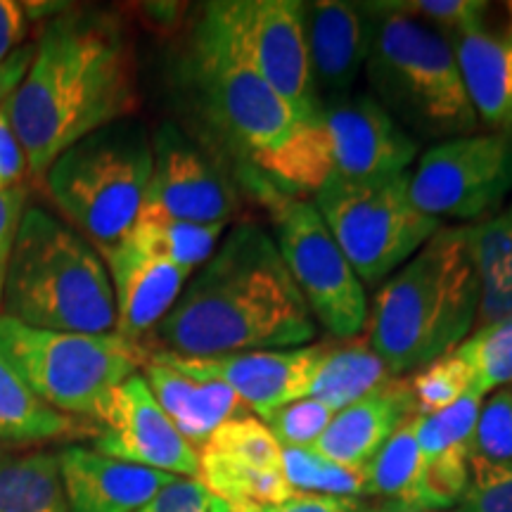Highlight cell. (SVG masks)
Listing matches in <instances>:
<instances>
[{"label":"cell","mask_w":512,"mask_h":512,"mask_svg":"<svg viewBox=\"0 0 512 512\" xmlns=\"http://www.w3.org/2000/svg\"><path fill=\"white\" fill-rule=\"evenodd\" d=\"M174 88L214 155L233 159L290 195L316 192L332 176L323 119H302L235 55L200 8L171 64Z\"/></svg>","instance_id":"1"},{"label":"cell","mask_w":512,"mask_h":512,"mask_svg":"<svg viewBox=\"0 0 512 512\" xmlns=\"http://www.w3.org/2000/svg\"><path fill=\"white\" fill-rule=\"evenodd\" d=\"M136 110V57L124 22L74 5L43 22L27 74L5 102L34 178L81 138Z\"/></svg>","instance_id":"2"},{"label":"cell","mask_w":512,"mask_h":512,"mask_svg":"<svg viewBox=\"0 0 512 512\" xmlns=\"http://www.w3.org/2000/svg\"><path fill=\"white\" fill-rule=\"evenodd\" d=\"M318 323L264 226L240 221L202 268L190 275L174 309L145 342L143 354L211 358L297 349Z\"/></svg>","instance_id":"3"},{"label":"cell","mask_w":512,"mask_h":512,"mask_svg":"<svg viewBox=\"0 0 512 512\" xmlns=\"http://www.w3.org/2000/svg\"><path fill=\"white\" fill-rule=\"evenodd\" d=\"M479 280L465 226H441L368 306L366 339L396 377L451 354L475 330Z\"/></svg>","instance_id":"4"},{"label":"cell","mask_w":512,"mask_h":512,"mask_svg":"<svg viewBox=\"0 0 512 512\" xmlns=\"http://www.w3.org/2000/svg\"><path fill=\"white\" fill-rule=\"evenodd\" d=\"M3 316L31 328L114 335L117 306L93 242L41 207H27L3 290Z\"/></svg>","instance_id":"5"},{"label":"cell","mask_w":512,"mask_h":512,"mask_svg":"<svg viewBox=\"0 0 512 512\" xmlns=\"http://www.w3.org/2000/svg\"><path fill=\"white\" fill-rule=\"evenodd\" d=\"M373 41L366 62L370 95L408 136L451 140L479 131L451 41L394 3H366Z\"/></svg>","instance_id":"6"},{"label":"cell","mask_w":512,"mask_h":512,"mask_svg":"<svg viewBox=\"0 0 512 512\" xmlns=\"http://www.w3.org/2000/svg\"><path fill=\"white\" fill-rule=\"evenodd\" d=\"M152 174V136L136 119H119L81 138L43 176L50 200L95 247L131 233Z\"/></svg>","instance_id":"7"},{"label":"cell","mask_w":512,"mask_h":512,"mask_svg":"<svg viewBox=\"0 0 512 512\" xmlns=\"http://www.w3.org/2000/svg\"><path fill=\"white\" fill-rule=\"evenodd\" d=\"M0 354L46 406L98 420L114 389L143 366V349L119 335L31 328L0 313Z\"/></svg>","instance_id":"8"},{"label":"cell","mask_w":512,"mask_h":512,"mask_svg":"<svg viewBox=\"0 0 512 512\" xmlns=\"http://www.w3.org/2000/svg\"><path fill=\"white\" fill-rule=\"evenodd\" d=\"M238 176L271 214L275 247L316 323L335 339L363 335L368 318L366 287L313 200L290 195L252 171H240Z\"/></svg>","instance_id":"9"},{"label":"cell","mask_w":512,"mask_h":512,"mask_svg":"<svg viewBox=\"0 0 512 512\" xmlns=\"http://www.w3.org/2000/svg\"><path fill=\"white\" fill-rule=\"evenodd\" d=\"M313 197L363 287L382 285L441 228L411 202L408 174L363 183L330 176Z\"/></svg>","instance_id":"10"},{"label":"cell","mask_w":512,"mask_h":512,"mask_svg":"<svg viewBox=\"0 0 512 512\" xmlns=\"http://www.w3.org/2000/svg\"><path fill=\"white\" fill-rule=\"evenodd\" d=\"M512 192V136L477 131L427 147L408 171V195L422 214L477 223Z\"/></svg>","instance_id":"11"},{"label":"cell","mask_w":512,"mask_h":512,"mask_svg":"<svg viewBox=\"0 0 512 512\" xmlns=\"http://www.w3.org/2000/svg\"><path fill=\"white\" fill-rule=\"evenodd\" d=\"M235 55L259 74L302 119H320L299 0H216L204 3Z\"/></svg>","instance_id":"12"},{"label":"cell","mask_w":512,"mask_h":512,"mask_svg":"<svg viewBox=\"0 0 512 512\" xmlns=\"http://www.w3.org/2000/svg\"><path fill=\"white\" fill-rule=\"evenodd\" d=\"M238 207L233 181L207 147L178 124L159 126L152 136V174L140 216L228 226Z\"/></svg>","instance_id":"13"},{"label":"cell","mask_w":512,"mask_h":512,"mask_svg":"<svg viewBox=\"0 0 512 512\" xmlns=\"http://www.w3.org/2000/svg\"><path fill=\"white\" fill-rule=\"evenodd\" d=\"M332 178L349 183L403 176L418 159V140L396 124L370 93H349L320 105Z\"/></svg>","instance_id":"14"},{"label":"cell","mask_w":512,"mask_h":512,"mask_svg":"<svg viewBox=\"0 0 512 512\" xmlns=\"http://www.w3.org/2000/svg\"><path fill=\"white\" fill-rule=\"evenodd\" d=\"M95 422L100 425L95 451L102 456L174 477L197 479L200 453L166 418L140 373L114 389Z\"/></svg>","instance_id":"15"},{"label":"cell","mask_w":512,"mask_h":512,"mask_svg":"<svg viewBox=\"0 0 512 512\" xmlns=\"http://www.w3.org/2000/svg\"><path fill=\"white\" fill-rule=\"evenodd\" d=\"M325 347L328 342L211 358H185L174 354L147 356H155L188 375L223 382L240 396L249 411L256 413V418L264 420L268 413L311 394Z\"/></svg>","instance_id":"16"},{"label":"cell","mask_w":512,"mask_h":512,"mask_svg":"<svg viewBox=\"0 0 512 512\" xmlns=\"http://www.w3.org/2000/svg\"><path fill=\"white\" fill-rule=\"evenodd\" d=\"M110 273L114 306H117V332L133 347H140L145 337L166 318L188 285L190 275L171 261L147 254L121 240L112 247L98 249Z\"/></svg>","instance_id":"17"},{"label":"cell","mask_w":512,"mask_h":512,"mask_svg":"<svg viewBox=\"0 0 512 512\" xmlns=\"http://www.w3.org/2000/svg\"><path fill=\"white\" fill-rule=\"evenodd\" d=\"M302 12L311 76L320 105L354 93V83L366 69L373 41V17L366 3L316 0L304 3Z\"/></svg>","instance_id":"18"},{"label":"cell","mask_w":512,"mask_h":512,"mask_svg":"<svg viewBox=\"0 0 512 512\" xmlns=\"http://www.w3.org/2000/svg\"><path fill=\"white\" fill-rule=\"evenodd\" d=\"M484 396L475 392L434 415L415 418L422 456L420 508L456 510L470 486L475 427Z\"/></svg>","instance_id":"19"},{"label":"cell","mask_w":512,"mask_h":512,"mask_svg":"<svg viewBox=\"0 0 512 512\" xmlns=\"http://www.w3.org/2000/svg\"><path fill=\"white\" fill-rule=\"evenodd\" d=\"M57 458L69 512H136L176 479L83 446H67Z\"/></svg>","instance_id":"20"},{"label":"cell","mask_w":512,"mask_h":512,"mask_svg":"<svg viewBox=\"0 0 512 512\" xmlns=\"http://www.w3.org/2000/svg\"><path fill=\"white\" fill-rule=\"evenodd\" d=\"M140 370L166 418L197 451L223 422L252 413L240 396L219 380L188 375L147 354Z\"/></svg>","instance_id":"21"},{"label":"cell","mask_w":512,"mask_h":512,"mask_svg":"<svg viewBox=\"0 0 512 512\" xmlns=\"http://www.w3.org/2000/svg\"><path fill=\"white\" fill-rule=\"evenodd\" d=\"M413 415L418 413L408 389V377H399L387 387L368 394L366 399L337 411L328 430L320 434L311 448L339 465L363 470L389 437Z\"/></svg>","instance_id":"22"},{"label":"cell","mask_w":512,"mask_h":512,"mask_svg":"<svg viewBox=\"0 0 512 512\" xmlns=\"http://www.w3.org/2000/svg\"><path fill=\"white\" fill-rule=\"evenodd\" d=\"M479 126L512 136V27L458 31L448 36Z\"/></svg>","instance_id":"23"},{"label":"cell","mask_w":512,"mask_h":512,"mask_svg":"<svg viewBox=\"0 0 512 512\" xmlns=\"http://www.w3.org/2000/svg\"><path fill=\"white\" fill-rule=\"evenodd\" d=\"M394 380L399 377L375 354L366 335L335 339L325 347V356L320 361L309 396L323 401L337 413Z\"/></svg>","instance_id":"24"},{"label":"cell","mask_w":512,"mask_h":512,"mask_svg":"<svg viewBox=\"0 0 512 512\" xmlns=\"http://www.w3.org/2000/svg\"><path fill=\"white\" fill-rule=\"evenodd\" d=\"M197 453H200L197 482L230 512L252 508V505H280L294 494L283 472L261 470V467L211 451Z\"/></svg>","instance_id":"25"},{"label":"cell","mask_w":512,"mask_h":512,"mask_svg":"<svg viewBox=\"0 0 512 512\" xmlns=\"http://www.w3.org/2000/svg\"><path fill=\"white\" fill-rule=\"evenodd\" d=\"M76 422L50 408L27 387L15 366L0 354V441L41 444L72 434Z\"/></svg>","instance_id":"26"},{"label":"cell","mask_w":512,"mask_h":512,"mask_svg":"<svg viewBox=\"0 0 512 512\" xmlns=\"http://www.w3.org/2000/svg\"><path fill=\"white\" fill-rule=\"evenodd\" d=\"M0 512H69L57 453L0 456Z\"/></svg>","instance_id":"27"},{"label":"cell","mask_w":512,"mask_h":512,"mask_svg":"<svg viewBox=\"0 0 512 512\" xmlns=\"http://www.w3.org/2000/svg\"><path fill=\"white\" fill-rule=\"evenodd\" d=\"M415 418L406 420L389 437L375 458L363 467V494L370 501H399L420 508L422 456Z\"/></svg>","instance_id":"28"},{"label":"cell","mask_w":512,"mask_h":512,"mask_svg":"<svg viewBox=\"0 0 512 512\" xmlns=\"http://www.w3.org/2000/svg\"><path fill=\"white\" fill-rule=\"evenodd\" d=\"M226 230V223L202 226V223L140 216L126 240H131L147 254H155L183 271L195 273L211 259Z\"/></svg>","instance_id":"29"},{"label":"cell","mask_w":512,"mask_h":512,"mask_svg":"<svg viewBox=\"0 0 512 512\" xmlns=\"http://www.w3.org/2000/svg\"><path fill=\"white\" fill-rule=\"evenodd\" d=\"M472 380V392L486 396L512 387V318L489 328L472 330L456 349Z\"/></svg>","instance_id":"30"},{"label":"cell","mask_w":512,"mask_h":512,"mask_svg":"<svg viewBox=\"0 0 512 512\" xmlns=\"http://www.w3.org/2000/svg\"><path fill=\"white\" fill-rule=\"evenodd\" d=\"M283 475L299 494L361 498L363 470L339 465L313 448H283Z\"/></svg>","instance_id":"31"},{"label":"cell","mask_w":512,"mask_h":512,"mask_svg":"<svg viewBox=\"0 0 512 512\" xmlns=\"http://www.w3.org/2000/svg\"><path fill=\"white\" fill-rule=\"evenodd\" d=\"M200 451L242 460L261 470L283 472V446L268 430L266 422L252 413L223 422Z\"/></svg>","instance_id":"32"},{"label":"cell","mask_w":512,"mask_h":512,"mask_svg":"<svg viewBox=\"0 0 512 512\" xmlns=\"http://www.w3.org/2000/svg\"><path fill=\"white\" fill-rule=\"evenodd\" d=\"M408 389L415 401V413L434 415L472 392V380L456 351L434 358L432 363L408 375Z\"/></svg>","instance_id":"33"},{"label":"cell","mask_w":512,"mask_h":512,"mask_svg":"<svg viewBox=\"0 0 512 512\" xmlns=\"http://www.w3.org/2000/svg\"><path fill=\"white\" fill-rule=\"evenodd\" d=\"M465 240L479 285L512 273V204L477 223H467Z\"/></svg>","instance_id":"34"},{"label":"cell","mask_w":512,"mask_h":512,"mask_svg":"<svg viewBox=\"0 0 512 512\" xmlns=\"http://www.w3.org/2000/svg\"><path fill=\"white\" fill-rule=\"evenodd\" d=\"M332 418L335 411L330 406L306 396L268 413L264 422L283 448H311L320 434L328 430Z\"/></svg>","instance_id":"35"},{"label":"cell","mask_w":512,"mask_h":512,"mask_svg":"<svg viewBox=\"0 0 512 512\" xmlns=\"http://www.w3.org/2000/svg\"><path fill=\"white\" fill-rule=\"evenodd\" d=\"M486 463H512V387L482 401L475 427V456Z\"/></svg>","instance_id":"36"},{"label":"cell","mask_w":512,"mask_h":512,"mask_svg":"<svg viewBox=\"0 0 512 512\" xmlns=\"http://www.w3.org/2000/svg\"><path fill=\"white\" fill-rule=\"evenodd\" d=\"M453 512H512V463L472 458L470 486Z\"/></svg>","instance_id":"37"},{"label":"cell","mask_w":512,"mask_h":512,"mask_svg":"<svg viewBox=\"0 0 512 512\" xmlns=\"http://www.w3.org/2000/svg\"><path fill=\"white\" fill-rule=\"evenodd\" d=\"M394 5L446 36L482 27L489 15V3L479 0H406V3L399 0Z\"/></svg>","instance_id":"38"},{"label":"cell","mask_w":512,"mask_h":512,"mask_svg":"<svg viewBox=\"0 0 512 512\" xmlns=\"http://www.w3.org/2000/svg\"><path fill=\"white\" fill-rule=\"evenodd\" d=\"M29 188L27 185H15V188L0 192V302H3L5 278H8V266L15 249L22 216L29 207Z\"/></svg>","instance_id":"39"},{"label":"cell","mask_w":512,"mask_h":512,"mask_svg":"<svg viewBox=\"0 0 512 512\" xmlns=\"http://www.w3.org/2000/svg\"><path fill=\"white\" fill-rule=\"evenodd\" d=\"M211 496L197 479L176 477L136 512H209Z\"/></svg>","instance_id":"40"},{"label":"cell","mask_w":512,"mask_h":512,"mask_svg":"<svg viewBox=\"0 0 512 512\" xmlns=\"http://www.w3.org/2000/svg\"><path fill=\"white\" fill-rule=\"evenodd\" d=\"M27 174V157H24L22 145L12 131L5 105L0 107V192L22 185Z\"/></svg>","instance_id":"41"},{"label":"cell","mask_w":512,"mask_h":512,"mask_svg":"<svg viewBox=\"0 0 512 512\" xmlns=\"http://www.w3.org/2000/svg\"><path fill=\"white\" fill-rule=\"evenodd\" d=\"M31 19L24 3L17 0H0V62L17 53L24 46L29 34Z\"/></svg>","instance_id":"42"},{"label":"cell","mask_w":512,"mask_h":512,"mask_svg":"<svg viewBox=\"0 0 512 512\" xmlns=\"http://www.w3.org/2000/svg\"><path fill=\"white\" fill-rule=\"evenodd\" d=\"M31 57H34V46H22L15 55L0 62V107L10 100V95L17 91L19 81L27 74Z\"/></svg>","instance_id":"43"},{"label":"cell","mask_w":512,"mask_h":512,"mask_svg":"<svg viewBox=\"0 0 512 512\" xmlns=\"http://www.w3.org/2000/svg\"><path fill=\"white\" fill-rule=\"evenodd\" d=\"M354 512H437V510H425L415 508V505L399 503V501H358Z\"/></svg>","instance_id":"44"},{"label":"cell","mask_w":512,"mask_h":512,"mask_svg":"<svg viewBox=\"0 0 512 512\" xmlns=\"http://www.w3.org/2000/svg\"><path fill=\"white\" fill-rule=\"evenodd\" d=\"M233 512H290V510L285 508V503H280V505H252V508H240Z\"/></svg>","instance_id":"45"},{"label":"cell","mask_w":512,"mask_h":512,"mask_svg":"<svg viewBox=\"0 0 512 512\" xmlns=\"http://www.w3.org/2000/svg\"><path fill=\"white\" fill-rule=\"evenodd\" d=\"M209 512H230L226 505H223L221 501H216V498H211L209 501Z\"/></svg>","instance_id":"46"},{"label":"cell","mask_w":512,"mask_h":512,"mask_svg":"<svg viewBox=\"0 0 512 512\" xmlns=\"http://www.w3.org/2000/svg\"><path fill=\"white\" fill-rule=\"evenodd\" d=\"M505 8H508V24L512 27V3L505 5Z\"/></svg>","instance_id":"47"},{"label":"cell","mask_w":512,"mask_h":512,"mask_svg":"<svg viewBox=\"0 0 512 512\" xmlns=\"http://www.w3.org/2000/svg\"><path fill=\"white\" fill-rule=\"evenodd\" d=\"M0 456H3V446H0Z\"/></svg>","instance_id":"48"}]
</instances>
